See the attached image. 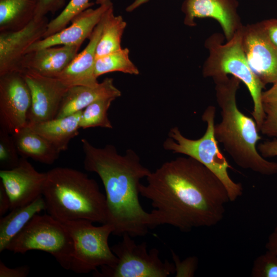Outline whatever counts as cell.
I'll list each match as a JSON object with an SVG mask.
<instances>
[{"instance_id": "6da1fadb", "label": "cell", "mask_w": 277, "mask_h": 277, "mask_svg": "<svg viewBox=\"0 0 277 277\" xmlns=\"http://www.w3.org/2000/svg\"><path fill=\"white\" fill-rule=\"evenodd\" d=\"M141 183L140 193L151 201L153 229L168 225L183 232L219 223L230 201L220 180L189 157L166 162Z\"/></svg>"}, {"instance_id": "7a4b0ae2", "label": "cell", "mask_w": 277, "mask_h": 277, "mask_svg": "<svg viewBox=\"0 0 277 277\" xmlns=\"http://www.w3.org/2000/svg\"><path fill=\"white\" fill-rule=\"evenodd\" d=\"M81 143L85 169L97 174L104 186L106 223L112 226V234H128L132 238L146 235L153 229L152 219L140 203L139 187L141 180L151 171L142 165L138 155L131 149L121 155L112 145L98 148L86 138Z\"/></svg>"}, {"instance_id": "3957f363", "label": "cell", "mask_w": 277, "mask_h": 277, "mask_svg": "<svg viewBox=\"0 0 277 277\" xmlns=\"http://www.w3.org/2000/svg\"><path fill=\"white\" fill-rule=\"evenodd\" d=\"M212 78L222 116L221 121L214 125L216 141L241 168L265 175L276 174L277 162L266 160L256 148L261 136L255 121L242 112L237 106L236 94L241 81L227 75Z\"/></svg>"}, {"instance_id": "277c9868", "label": "cell", "mask_w": 277, "mask_h": 277, "mask_svg": "<svg viewBox=\"0 0 277 277\" xmlns=\"http://www.w3.org/2000/svg\"><path fill=\"white\" fill-rule=\"evenodd\" d=\"M46 173L42 195L49 214L61 222L107 223L106 196L95 180L69 167H57Z\"/></svg>"}, {"instance_id": "5b68a950", "label": "cell", "mask_w": 277, "mask_h": 277, "mask_svg": "<svg viewBox=\"0 0 277 277\" xmlns=\"http://www.w3.org/2000/svg\"><path fill=\"white\" fill-rule=\"evenodd\" d=\"M242 26L225 44L223 35L219 33L213 34L206 39L205 46L209 51V56L204 63L203 74L205 77L213 78L230 74L243 82L252 97L251 115L260 131L265 117L262 101L265 85L252 72L247 61L242 46Z\"/></svg>"}, {"instance_id": "8992f818", "label": "cell", "mask_w": 277, "mask_h": 277, "mask_svg": "<svg viewBox=\"0 0 277 277\" xmlns=\"http://www.w3.org/2000/svg\"><path fill=\"white\" fill-rule=\"evenodd\" d=\"M215 112L213 106H209L203 112L202 119L206 123L207 128L201 137L188 138L175 126L169 130L163 147L167 151L191 157L205 166L223 183L230 201L233 202L242 195L243 187L241 183L235 182L230 177L228 169L231 167L219 148L214 131Z\"/></svg>"}, {"instance_id": "52a82bcc", "label": "cell", "mask_w": 277, "mask_h": 277, "mask_svg": "<svg viewBox=\"0 0 277 277\" xmlns=\"http://www.w3.org/2000/svg\"><path fill=\"white\" fill-rule=\"evenodd\" d=\"M6 250L24 254L40 250L52 255L62 267L70 270L72 239L64 224L50 214H36L10 242Z\"/></svg>"}, {"instance_id": "ba28073f", "label": "cell", "mask_w": 277, "mask_h": 277, "mask_svg": "<svg viewBox=\"0 0 277 277\" xmlns=\"http://www.w3.org/2000/svg\"><path fill=\"white\" fill-rule=\"evenodd\" d=\"M62 223L73 242L70 270L76 273H87L98 267L116 264L117 257L108 244L109 237L113 231L111 225L95 226L93 222L83 220Z\"/></svg>"}, {"instance_id": "9c48e42d", "label": "cell", "mask_w": 277, "mask_h": 277, "mask_svg": "<svg viewBox=\"0 0 277 277\" xmlns=\"http://www.w3.org/2000/svg\"><path fill=\"white\" fill-rule=\"evenodd\" d=\"M111 248L117 257L113 266H102L94 271L99 277H167L175 273L173 263L162 260L159 250L148 249L147 243L137 244L128 234Z\"/></svg>"}, {"instance_id": "30bf717a", "label": "cell", "mask_w": 277, "mask_h": 277, "mask_svg": "<svg viewBox=\"0 0 277 277\" xmlns=\"http://www.w3.org/2000/svg\"><path fill=\"white\" fill-rule=\"evenodd\" d=\"M32 97L23 72L0 75V129L12 135L26 127Z\"/></svg>"}, {"instance_id": "8fae6325", "label": "cell", "mask_w": 277, "mask_h": 277, "mask_svg": "<svg viewBox=\"0 0 277 277\" xmlns=\"http://www.w3.org/2000/svg\"><path fill=\"white\" fill-rule=\"evenodd\" d=\"M242 46L248 64L265 85L277 81V48L261 22L242 27Z\"/></svg>"}, {"instance_id": "7c38bea8", "label": "cell", "mask_w": 277, "mask_h": 277, "mask_svg": "<svg viewBox=\"0 0 277 277\" xmlns=\"http://www.w3.org/2000/svg\"><path fill=\"white\" fill-rule=\"evenodd\" d=\"M23 72L32 97L28 124L55 118L63 97L70 87L57 78L30 72Z\"/></svg>"}, {"instance_id": "4fadbf2b", "label": "cell", "mask_w": 277, "mask_h": 277, "mask_svg": "<svg viewBox=\"0 0 277 277\" xmlns=\"http://www.w3.org/2000/svg\"><path fill=\"white\" fill-rule=\"evenodd\" d=\"M46 177V172L37 171L22 157L14 168L1 170L0 182L9 197L10 210L28 204L42 195Z\"/></svg>"}, {"instance_id": "5bb4252c", "label": "cell", "mask_w": 277, "mask_h": 277, "mask_svg": "<svg viewBox=\"0 0 277 277\" xmlns=\"http://www.w3.org/2000/svg\"><path fill=\"white\" fill-rule=\"evenodd\" d=\"M48 23L46 16L34 18L19 30L0 32V75L20 71V64L27 50L43 38Z\"/></svg>"}, {"instance_id": "9a60e30c", "label": "cell", "mask_w": 277, "mask_h": 277, "mask_svg": "<svg viewBox=\"0 0 277 277\" xmlns=\"http://www.w3.org/2000/svg\"><path fill=\"white\" fill-rule=\"evenodd\" d=\"M96 3L100 5L98 7L81 12L72 19L70 26L35 42L28 48L26 54L58 45L81 47L86 39L89 38L105 12L113 5L111 0H96Z\"/></svg>"}, {"instance_id": "2e32d148", "label": "cell", "mask_w": 277, "mask_h": 277, "mask_svg": "<svg viewBox=\"0 0 277 277\" xmlns=\"http://www.w3.org/2000/svg\"><path fill=\"white\" fill-rule=\"evenodd\" d=\"M238 6L236 0H185L182 7L184 23L192 26L195 18H214L220 24L228 41L242 26Z\"/></svg>"}, {"instance_id": "e0dca14e", "label": "cell", "mask_w": 277, "mask_h": 277, "mask_svg": "<svg viewBox=\"0 0 277 277\" xmlns=\"http://www.w3.org/2000/svg\"><path fill=\"white\" fill-rule=\"evenodd\" d=\"M106 12L93 31L85 48L55 77L69 87L75 86L94 87L99 84L94 75L96 50L103 31Z\"/></svg>"}, {"instance_id": "ac0fdd59", "label": "cell", "mask_w": 277, "mask_h": 277, "mask_svg": "<svg viewBox=\"0 0 277 277\" xmlns=\"http://www.w3.org/2000/svg\"><path fill=\"white\" fill-rule=\"evenodd\" d=\"M80 47L53 46L27 53L21 63L20 71L55 77L71 63Z\"/></svg>"}, {"instance_id": "d6986e66", "label": "cell", "mask_w": 277, "mask_h": 277, "mask_svg": "<svg viewBox=\"0 0 277 277\" xmlns=\"http://www.w3.org/2000/svg\"><path fill=\"white\" fill-rule=\"evenodd\" d=\"M121 95L112 78L107 77L94 87L75 86L69 88L61 103L56 118L65 117L84 109L99 100ZM55 117V118H56Z\"/></svg>"}, {"instance_id": "ffe728a7", "label": "cell", "mask_w": 277, "mask_h": 277, "mask_svg": "<svg viewBox=\"0 0 277 277\" xmlns=\"http://www.w3.org/2000/svg\"><path fill=\"white\" fill-rule=\"evenodd\" d=\"M82 110L72 114L27 126L42 136L59 152L66 150L70 141L79 133Z\"/></svg>"}, {"instance_id": "44dd1931", "label": "cell", "mask_w": 277, "mask_h": 277, "mask_svg": "<svg viewBox=\"0 0 277 277\" xmlns=\"http://www.w3.org/2000/svg\"><path fill=\"white\" fill-rule=\"evenodd\" d=\"M18 153L24 158L51 165L59 157L60 152L42 136L28 126L13 134Z\"/></svg>"}, {"instance_id": "7402d4cb", "label": "cell", "mask_w": 277, "mask_h": 277, "mask_svg": "<svg viewBox=\"0 0 277 277\" xmlns=\"http://www.w3.org/2000/svg\"><path fill=\"white\" fill-rule=\"evenodd\" d=\"M46 210V203L42 195L30 203L11 210L0 219V252L6 250L10 242L37 214Z\"/></svg>"}, {"instance_id": "603a6c76", "label": "cell", "mask_w": 277, "mask_h": 277, "mask_svg": "<svg viewBox=\"0 0 277 277\" xmlns=\"http://www.w3.org/2000/svg\"><path fill=\"white\" fill-rule=\"evenodd\" d=\"M38 0H0V32L19 30L34 18Z\"/></svg>"}, {"instance_id": "cb8c5ba5", "label": "cell", "mask_w": 277, "mask_h": 277, "mask_svg": "<svg viewBox=\"0 0 277 277\" xmlns=\"http://www.w3.org/2000/svg\"><path fill=\"white\" fill-rule=\"evenodd\" d=\"M126 26V23L122 16H115L113 6H111L105 14L103 31L96 47V58L122 49L121 38Z\"/></svg>"}, {"instance_id": "d4e9b609", "label": "cell", "mask_w": 277, "mask_h": 277, "mask_svg": "<svg viewBox=\"0 0 277 277\" xmlns=\"http://www.w3.org/2000/svg\"><path fill=\"white\" fill-rule=\"evenodd\" d=\"M127 48L121 50L96 58L94 75L96 78L112 72L120 71L137 75L139 70L131 62Z\"/></svg>"}, {"instance_id": "484cf974", "label": "cell", "mask_w": 277, "mask_h": 277, "mask_svg": "<svg viewBox=\"0 0 277 277\" xmlns=\"http://www.w3.org/2000/svg\"><path fill=\"white\" fill-rule=\"evenodd\" d=\"M116 98H107L96 101L82 110L80 126L82 129L102 127L113 128L108 116V111L112 102Z\"/></svg>"}, {"instance_id": "4316f807", "label": "cell", "mask_w": 277, "mask_h": 277, "mask_svg": "<svg viewBox=\"0 0 277 277\" xmlns=\"http://www.w3.org/2000/svg\"><path fill=\"white\" fill-rule=\"evenodd\" d=\"M93 5L90 0H70L59 15L49 22L42 38L52 35L65 28L75 16Z\"/></svg>"}, {"instance_id": "83f0119b", "label": "cell", "mask_w": 277, "mask_h": 277, "mask_svg": "<svg viewBox=\"0 0 277 277\" xmlns=\"http://www.w3.org/2000/svg\"><path fill=\"white\" fill-rule=\"evenodd\" d=\"M18 155L12 135L0 129L1 170H8L16 167L20 159Z\"/></svg>"}, {"instance_id": "f1b7e54d", "label": "cell", "mask_w": 277, "mask_h": 277, "mask_svg": "<svg viewBox=\"0 0 277 277\" xmlns=\"http://www.w3.org/2000/svg\"><path fill=\"white\" fill-rule=\"evenodd\" d=\"M251 275L253 277H277V255L267 251L254 261Z\"/></svg>"}, {"instance_id": "f546056e", "label": "cell", "mask_w": 277, "mask_h": 277, "mask_svg": "<svg viewBox=\"0 0 277 277\" xmlns=\"http://www.w3.org/2000/svg\"><path fill=\"white\" fill-rule=\"evenodd\" d=\"M176 277L193 276L196 270L198 259L195 256L188 257L181 261L175 253L171 251Z\"/></svg>"}, {"instance_id": "4dcf8cb0", "label": "cell", "mask_w": 277, "mask_h": 277, "mask_svg": "<svg viewBox=\"0 0 277 277\" xmlns=\"http://www.w3.org/2000/svg\"><path fill=\"white\" fill-rule=\"evenodd\" d=\"M265 117L260 131L264 135L277 138V106L263 104Z\"/></svg>"}, {"instance_id": "1f68e13d", "label": "cell", "mask_w": 277, "mask_h": 277, "mask_svg": "<svg viewBox=\"0 0 277 277\" xmlns=\"http://www.w3.org/2000/svg\"><path fill=\"white\" fill-rule=\"evenodd\" d=\"M65 2L66 0H38L34 18H41L49 13H55L63 7Z\"/></svg>"}, {"instance_id": "d6a6232c", "label": "cell", "mask_w": 277, "mask_h": 277, "mask_svg": "<svg viewBox=\"0 0 277 277\" xmlns=\"http://www.w3.org/2000/svg\"><path fill=\"white\" fill-rule=\"evenodd\" d=\"M30 271L27 266H22L14 268H9L0 261V277H26Z\"/></svg>"}, {"instance_id": "836d02e7", "label": "cell", "mask_w": 277, "mask_h": 277, "mask_svg": "<svg viewBox=\"0 0 277 277\" xmlns=\"http://www.w3.org/2000/svg\"><path fill=\"white\" fill-rule=\"evenodd\" d=\"M258 150L264 158L276 156L277 138L260 144L258 145Z\"/></svg>"}, {"instance_id": "e575fe53", "label": "cell", "mask_w": 277, "mask_h": 277, "mask_svg": "<svg viewBox=\"0 0 277 277\" xmlns=\"http://www.w3.org/2000/svg\"><path fill=\"white\" fill-rule=\"evenodd\" d=\"M271 42L277 48V19H269L261 22Z\"/></svg>"}, {"instance_id": "d590c367", "label": "cell", "mask_w": 277, "mask_h": 277, "mask_svg": "<svg viewBox=\"0 0 277 277\" xmlns=\"http://www.w3.org/2000/svg\"><path fill=\"white\" fill-rule=\"evenodd\" d=\"M268 90L263 92L262 101L263 104L277 106V81Z\"/></svg>"}, {"instance_id": "8d00e7d4", "label": "cell", "mask_w": 277, "mask_h": 277, "mask_svg": "<svg viewBox=\"0 0 277 277\" xmlns=\"http://www.w3.org/2000/svg\"><path fill=\"white\" fill-rule=\"evenodd\" d=\"M9 197L4 187L0 182V216L2 217L8 210H10Z\"/></svg>"}, {"instance_id": "74e56055", "label": "cell", "mask_w": 277, "mask_h": 277, "mask_svg": "<svg viewBox=\"0 0 277 277\" xmlns=\"http://www.w3.org/2000/svg\"><path fill=\"white\" fill-rule=\"evenodd\" d=\"M266 248L267 250L277 255V227L269 236Z\"/></svg>"}, {"instance_id": "f35d334b", "label": "cell", "mask_w": 277, "mask_h": 277, "mask_svg": "<svg viewBox=\"0 0 277 277\" xmlns=\"http://www.w3.org/2000/svg\"><path fill=\"white\" fill-rule=\"evenodd\" d=\"M149 0H135L127 8V11L130 12L139 7L140 5L147 3Z\"/></svg>"}]
</instances>
